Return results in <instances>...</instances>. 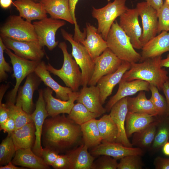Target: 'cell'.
<instances>
[{
    "instance_id": "3",
    "label": "cell",
    "mask_w": 169,
    "mask_h": 169,
    "mask_svg": "<svg viewBox=\"0 0 169 169\" xmlns=\"http://www.w3.org/2000/svg\"><path fill=\"white\" fill-rule=\"evenodd\" d=\"M108 48L122 61L131 63L140 61L141 54L134 49L129 38L115 20L106 40Z\"/></svg>"
},
{
    "instance_id": "39",
    "label": "cell",
    "mask_w": 169,
    "mask_h": 169,
    "mask_svg": "<svg viewBox=\"0 0 169 169\" xmlns=\"http://www.w3.org/2000/svg\"><path fill=\"white\" fill-rule=\"evenodd\" d=\"M150 90L151 96L150 99L153 104L159 117L167 116V109L166 99L159 92L155 85L150 84Z\"/></svg>"
},
{
    "instance_id": "54",
    "label": "cell",
    "mask_w": 169,
    "mask_h": 169,
    "mask_svg": "<svg viewBox=\"0 0 169 169\" xmlns=\"http://www.w3.org/2000/svg\"><path fill=\"white\" fill-rule=\"evenodd\" d=\"M9 87V84L2 85L0 90V104H2V99L7 89Z\"/></svg>"
},
{
    "instance_id": "16",
    "label": "cell",
    "mask_w": 169,
    "mask_h": 169,
    "mask_svg": "<svg viewBox=\"0 0 169 169\" xmlns=\"http://www.w3.org/2000/svg\"><path fill=\"white\" fill-rule=\"evenodd\" d=\"M38 97L35 105L34 111L30 115L35 128L36 139L33 151L41 157L43 148L41 144V136L44 122L49 116L46 109V104L43 95V90H38Z\"/></svg>"
},
{
    "instance_id": "48",
    "label": "cell",
    "mask_w": 169,
    "mask_h": 169,
    "mask_svg": "<svg viewBox=\"0 0 169 169\" xmlns=\"http://www.w3.org/2000/svg\"><path fill=\"white\" fill-rule=\"evenodd\" d=\"M154 164L156 169H169V159L157 156L155 159Z\"/></svg>"
},
{
    "instance_id": "1",
    "label": "cell",
    "mask_w": 169,
    "mask_h": 169,
    "mask_svg": "<svg viewBox=\"0 0 169 169\" xmlns=\"http://www.w3.org/2000/svg\"><path fill=\"white\" fill-rule=\"evenodd\" d=\"M81 133L80 125L64 114L59 115L45 119L42 135L43 143L45 147L59 152L74 145Z\"/></svg>"
},
{
    "instance_id": "10",
    "label": "cell",
    "mask_w": 169,
    "mask_h": 169,
    "mask_svg": "<svg viewBox=\"0 0 169 169\" xmlns=\"http://www.w3.org/2000/svg\"><path fill=\"white\" fill-rule=\"evenodd\" d=\"M6 48L17 56L29 60L40 61L45 55L43 47L38 41H21L0 36Z\"/></svg>"
},
{
    "instance_id": "32",
    "label": "cell",
    "mask_w": 169,
    "mask_h": 169,
    "mask_svg": "<svg viewBox=\"0 0 169 169\" xmlns=\"http://www.w3.org/2000/svg\"><path fill=\"white\" fill-rule=\"evenodd\" d=\"M97 124L102 142H116L118 135V129L109 114L104 115L97 120Z\"/></svg>"
},
{
    "instance_id": "22",
    "label": "cell",
    "mask_w": 169,
    "mask_h": 169,
    "mask_svg": "<svg viewBox=\"0 0 169 169\" xmlns=\"http://www.w3.org/2000/svg\"><path fill=\"white\" fill-rule=\"evenodd\" d=\"M141 49L140 62L148 58L161 56L169 51V33L162 31L147 42Z\"/></svg>"
},
{
    "instance_id": "44",
    "label": "cell",
    "mask_w": 169,
    "mask_h": 169,
    "mask_svg": "<svg viewBox=\"0 0 169 169\" xmlns=\"http://www.w3.org/2000/svg\"><path fill=\"white\" fill-rule=\"evenodd\" d=\"M59 153V152L56 150L45 147L42 150L41 157L47 164L52 166L58 156Z\"/></svg>"
},
{
    "instance_id": "33",
    "label": "cell",
    "mask_w": 169,
    "mask_h": 169,
    "mask_svg": "<svg viewBox=\"0 0 169 169\" xmlns=\"http://www.w3.org/2000/svg\"><path fill=\"white\" fill-rule=\"evenodd\" d=\"M157 123V118L145 128L134 133L132 140V145L142 149L150 147L155 138Z\"/></svg>"
},
{
    "instance_id": "28",
    "label": "cell",
    "mask_w": 169,
    "mask_h": 169,
    "mask_svg": "<svg viewBox=\"0 0 169 169\" xmlns=\"http://www.w3.org/2000/svg\"><path fill=\"white\" fill-rule=\"evenodd\" d=\"M35 128L33 122L15 130L11 136L16 150L32 149L34 144Z\"/></svg>"
},
{
    "instance_id": "37",
    "label": "cell",
    "mask_w": 169,
    "mask_h": 169,
    "mask_svg": "<svg viewBox=\"0 0 169 169\" xmlns=\"http://www.w3.org/2000/svg\"><path fill=\"white\" fill-rule=\"evenodd\" d=\"M6 104L9 110V116L14 119L16 124L15 130L33 122L31 115L14 103L7 101Z\"/></svg>"
},
{
    "instance_id": "8",
    "label": "cell",
    "mask_w": 169,
    "mask_h": 169,
    "mask_svg": "<svg viewBox=\"0 0 169 169\" xmlns=\"http://www.w3.org/2000/svg\"><path fill=\"white\" fill-rule=\"evenodd\" d=\"M4 51L10 59L13 72V75L16 80L14 88L8 95L7 101L15 104L18 90L21 83L28 75L34 72L40 61H33L21 58L7 48Z\"/></svg>"
},
{
    "instance_id": "31",
    "label": "cell",
    "mask_w": 169,
    "mask_h": 169,
    "mask_svg": "<svg viewBox=\"0 0 169 169\" xmlns=\"http://www.w3.org/2000/svg\"><path fill=\"white\" fill-rule=\"evenodd\" d=\"M128 112L146 114L157 116V113L150 99H148L144 91L139 92L135 97H127Z\"/></svg>"
},
{
    "instance_id": "29",
    "label": "cell",
    "mask_w": 169,
    "mask_h": 169,
    "mask_svg": "<svg viewBox=\"0 0 169 169\" xmlns=\"http://www.w3.org/2000/svg\"><path fill=\"white\" fill-rule=\"evenodd\" d=\"M155 116L142 113L128 112L125 120V130L128 138L132 134L145 128L156 121Z\"/></svg>"
},
{
    "instance_id": "2",
    "label": "cell",
    "mask_w": 169,
    "mask_h": 169,
    "mask_svg": "<svg viewBox=\"0 0 169 169\" xmlns=\"http://www.w3.org/2000/svg\"><path fill=\"white\" fill-rule=\"evenodd\" d=\"M161 56L147 59L140 63H131L130 69L124 74L120 81L140 79L148 82L162 90L169 78L168 72L161 66Z\"/></svg>"
},
{
    "instance_id": "59",
    "label": "cell",
    "mask_w": 169,
    "mask_h": 169,
    "mask_svg": "<svg viewBox=\"0 0 169 169\" xmlns=\"http://www.w3.org/2000/svg\"><path fill=\"white\" fill-rule=\"evenodd\" d=\"M110 0H107V1H108V2H109L110 1Z\"/></svg>"
},
{
    "instance_id": "36",
    "label": "cell",
    "mask_w": 169,
    "mask_h": 169,
    "mask_svg": "<svg viewBox=\"0 0 169 169\" xmlns=\"http://www.w3.org/2000/svg\"><path fill=\"white\" fill-rule=\"evenodd\" d=\"M100 116L99 115L90 111L83 104L77 102L74 104L67 117L80 125Z\"/></svg>"
},
{
    "instance_id": "47",
    "label": "cell",
    "mask_w": 169,
    "mask_h": 169,
    "mask_svg": "<svg viewBox=\"0 0 169 169\" xmlns=\"http://www.w3.org/2000/svg\"><path fill=\"white\" fill-rule=\"evenodd\" d=\"M15 129V121L13 117L10 116L5 122L0 124V131L3 130L5 133H7L9 136H11Z\"/></svg>"
},
{
    "instance_id": "23",
    "label": "cell",
    "mask_w": 169,
    "mask_h": 169,
    "mask_svg": "<svg viewBox=\"0 0 169 169\" xmlns=\"http://www.w3.org/2000/svg\"><path fill=\"white\" fill-rule=\"evenodd\" d=\"M12 4L18 11L19 16L29 22L47 17V13L39 2L33 0H16Z\"/></svg>"
},
{
    "instance_id": "7",
    "label": "cell",
    "mask_w": 169,
    "mask_h": 169,
    "mask_svg": "<svg viewBox=\"0 0 169 169\" xmlns=\"http://www.w3.org/2000/svg\"><path fill=\"white\" fill-rule=\"evenodd\" d=\"M61 32L64 38L69 42L72 47L71 55L81 69V86L88 85L93 74L95 63L85 47L80 43L74 40L72 34L62 28Z\"/></svg>"
},
{
    "instance_id": "20",
    "label": "cell",
    "mask_w": 169,
    "mask_h": 169,
    "mask_svg": "<svg viewBox=\"0 0 169 169\" xmlns=\"http://www.w3.org/2000/svg\"><path fill=\"white\" fill-rule=\"evenodd\" d=\"M150 83L140 79L130 81H120L116 93L109 100L105 107L106 111L109 112L113 106L124 98L133 95L141 91H149Z\"/></svg>"
},
{
    "instance_id": "30",
    "label": "cell",
    "mask_w": 169,
    "mask_h": 169,
    "mask_svg": "<svg viewBox=\"0 0 169 169\" xmlns=\"http://www.w3.org/2000/svg\"><path fill=\"white\" fill-rule=\"evenodd\" d=\"M88 148L84 144L67 153L70 161V169L92 168L94 157L89 152Z\"/></svg>"
},
{
    "instance_id": "18",
    "label": "cell",
    "mask_w": 169,
    "mask_h": 169,
    "mask_svg": "<svg viewBox=\"0 0 169 169\" xmlns=\"http://www.w3.org/2000/svg\"><path fill=\"white\" fill-rule=\"evenodd\" d=\"M144 153L141 148L127 147L116 142H102L94 147L91 152L93 156L107 155L117 160L130 155L142 156Z\"/></svg>"
},
{
    "instance_id": "50",
    "label": "cell",
    "mask_w": 169,
    "mask_h": 169,
    "mask_svg": "<svg viewBox=\"0 0 169 169\" xmlns=\"http://www.w3.org/2000/svg\"><path fill=\"white\" fill-rule=\"evenodd\" d=\"M162 90L165 96L167 109V116L169 117V80L164 84Z\"/></svg>"
},
{
    "instance_id": "13",
    "label": "cell",
    "mask_w": 169,
    "mask_h": 169,
    "mask_svg": "<svg viewBox=\"0 0 169 169\" xmlns=\"http://www.w3.org/2000/svg\"><path fill=\"white\" fill-rule=\"evenodd\" d=\"M138 11L136 8H128L120 16L119 26L129 38L134 48L142 49L140 38L142 31L140 25Z\"/></svg>"
},
{
    "instance_id": "45",
    "label": "cell",
    "mask_w": 169,
    "mask_h": 169,
    "mask_svg": "<svg viewBox=\"0 0 169 169\" xmlns=\"http://www.w3.org/2000/svg\"><path fill=\"white\" fill-rule=\"evenodd\" d=\"M52 166L55 169H70V161L67 154L59 155Z\"/></svg>"
},
{
    "instance_id": "15",
    "label": "cell",
    "mask_w": 169,
    "mask_h": 169,
    "mask_svg": "<svg viewBox=\"0 0 169 169\" xmlns=\"http://www.w3.org/2000/svg\"><path fill=\"white\" fill-rule=\"evenodd\" d=\"M53 90L49 87L43 90V95L49 116L54 117L61 114H69L79 96V91H73L69 94V99L65 101L55 98L52 95Z\"/></svg>"
},
{
    "instance_id": "19",
    "label": "cell",
    "mask_w": 169,
    "mask_h": 169,
    "mask_svg": "<svg viewBox=\"0 0 169 169\" xmlns=\"http://www.w3.org/2000/svg\"><path fill=\"white\" fill-rule=\"evenodd\" d=\"M131 66L130 62L123 61L116 71L103 76L98 81L96 84L100 90V100L102 105L111 94L114 87L119 84L124 74L130 69Z\"/></svg>"
},
{
    "instance_id": "12",
    "label": "cell",
    "mask_w": 169,
    "mask_h": 169,
    "mask_svg": "<svg viewBox=\"0 0 169 169\" xmlns=\"http://www.w3.org/2000/svg\"><path fill=\"white\" fill-rule=\"evenodd\" d=\"M122 61L108 48L106 49L94 59V72L88 85H96L98 81L103 76L116 71Z\"/></svg>"
},
{
    "instance_id": "51",
    "label": "cell",
    "mask_w": 169,
    "mask_h": 169,
    "mask_svg": "<svg viewBox=\"0 0 169 169\" xmlns=\"http://www.w3.org/2000/svg\"><path fill=\"white\" fill-rule=\"evenodd\" d=\"M154 8L157 10L162 6L163 0H145Z\"/></svg>"
},
{
    "instance_id": "49",
    "label": "cell",
    "mask_w": 169,
    "mask_h": 169,
    "mask_svg": "<svg viewBox=\"0 0 169 169\" xmlns=\"http://www.w3.org/2000/svg\"><path fill=\"white\" fill-rule=\"evenodd\" d=\"M9 116V110L6 104H0V124L5 122Z\"/></svg>"
},
{
    "instance_id": "40",
    "label": "cell",
    "mask_w": 169,
    "mask_h": 169,
    "mask_svg": "<svg viewBox=\"0 0 169 169\" xmlns=\"http://www.w3.org/2000/svg\"><path fill=\"white\" fill-rule=\"evenodd\" d=\"M140 155H130L121 159L118 164V169H141L143 164Z\"/></svg>"
},
{
    "instance_id": "11",
    "label": "cell",
    "mask_w": 169,
    "mask_h": 169,
    "mask_svg": "<svg viewBox=\"0 0 169 169\" xmlns=\"http://www.w3.org/2000/svg\"><path fill=\"white\" fill-rule=\"evenodd\" d=\"M136 8L142 21V32L140 40L143 47L158 33L157 12L146 1L138 3Z\"/></svg>"
},
{
    "instance_id": "43",
    "label": "cell",
    "mask_w": 169,
    "mask_h": 169,
    "mask_svg": "<svg viewBox=\"0 0 169 169\" xmlns=\"http://www.w3.org/2000/svg\"><path fill=\"white\" fill-rule=\"evenodd\" d=\"M6 48L2 39L0 37V82L7 80L8 75L6 72L11 73L13 68L5 61L4 52Z\"/></svg>"
},
{
    "instance_id": "6",
    "label": "cell",
    "mask_w": 169,
    "mask_h": 169,
    "mask_svg": "<svg viewBox=\"0 0 169 169\" xmlns=\"http://www.w3.org/2000/svg\"><path fill=\"white\" fill-rule=\"evenodd\" d=\"M0 36L21 41H38L33 23L20 16H9L0 28Z\"/></svg>"
},
{
    "instance_id": "38",
    "label": "cell",
    "mask_w": 169,
    "mask_h": 169,
    "mask_svg": "<svg viewBox=\"0 0 169 169\" xmlns=\"http://www.w3.org/2000/svg\"><path fill=\"white\" fill-rule=\"evenodd\" d=\"M16 150L11 136L8 135L0 145V165H5L11 161Z\"/></svg>"
},
{
    "instance_id": "58",
    "label": "cell",
    "mask_w": 169,
    "mask_h": 169,
    "mask_svg": "<svg viewBox=\"0 0 169 169\" xmlns=\"http://www.w3.org/2000/svg\"><path fill=\"white\" fill-rule=\"evenodd\" d=\"M35 2H38L40 0H33Z\"/></svg>"
},
{
    "instance_id": "17",
    "label": "cell",
    "mask_w": 169,
    "mask_h": 169,
    "mask_svg": "<svg viewBox=\"0 0 169 169\" xmlns=\"http://www.w3.org/2000/svg\"><path fill=\"white\" fill-rule=\"evenodd\" d=\"M109 115L115 124L118 130L116 142L129 147L132 145L130 142L125 132V122L128 112L127 97L122 98L112 107Z\"/></svg>"
},
{
    "instance_id": "24",
    "label": "cell",
    "mask_w": 169,
    "mask_h": 169,
    "mask_svg": "<svg viewBox=\"0 0 169 169\" xmlns=\"http://www.w3.org/2000/svg\"><path fill=\"white\" fill-rule=\"evenodd\" d=\"M79 92L76 100L77 102L83 104L90 111L100 116L106 111L100 102V90L97 86L83 87Z\"/></svg>"
},
{
    "instance_id": "5",
    "label": "cell",
    "mask_w": 169,
    "mask_h": 169,
    "mask_svg": "<svg viewBox=\"0 0 169 169\" xmlns=\"http://www.w3.org/2000/svg\"><path fill=\"white\" fill-rule=\"evenodd\" d=\"M126 1L114 0L102 8L92 7V16L97 21L98 31L105 40L116 19L128 8L125 5Z\"/></svg>"
},
{
    "instance_id": "52",
    "label": "cell",
    "mask_w": 169,
    "mask_h": 169,
    "mask_svg": "<svg viewBox=\"0 0 169 169\" xmlns=\"http://www.w3.org/2000/svg\"><path fill=\"white\" fill-rule=\"evenodd\" d=\"M23 167H18L14 165L11 161L5 166H1L0 169H24Z\"/></svg>"
},
{
    "instance_id": "35",
    "label": "cell",
    "mask_w": 169,
    "mask_h": 169,
    "mask_svg": "<svg viewBox=\"0 0 169 169\" xmlns=\"http://www.w3.org/2000/svg\"><path fill=\"white\" fill-rule=\"evenodd\" d=\"M158 117L156 134L151 145L154 151L162 147L169 140V117Z\"/></svg>"
},
{
    "instance_id": "34",
    "label": "cell",
    "mask_w": 169,
    "mask_h": 169,
    "mask_svg": "<svg viewBox=\"0 0 169 169\" xmlns=\"http://www.w3.org/2000/svg\"><path fill=\"white\" fill-rule=\"evenodd\" d=\"M80 126L84 144L88 148L94 147L102 142L97 120L92 119Z\"/></svg>"
},
{
    "instance_id": "55",
    "label": "cell",
    "mask_w": 169,
    "mask_h": 169,
    "mask_svg": "<svg viewBox=\"0 0 169 169\" xmlns=\"http://www.w3.org/2000/svg\"><path fill=\"white\" fill-rule=\"evenodd\" d=\"M161 66L162 68L163 67L169 68V53L167 54L166 59H161Z\"/></svg>"
},
{
    "instance_id": "42",
    "label": "cell",
    "mask_w": 169,
    "mask_h": 169,
    "mask_svg": "<svg viewBox=\"0 0 169 169\" xmlns=\"http://www.w3.org/2000/svg\"><path fill=\"white\" fill-rule=\"evenodd\" d=\"M108 156L102 155L94 162L92 169H116L118 163L117 159Z\"/></svg>"
},
{
    "instance_id": "57",
    "label": "cell",
    "mask_w": 169,
    "mask_h": 169,
    "mask_svg": "<svg viewBox=\"0 0 169 169\" xmlns=\"http://www.w3.org/2000/svg\"><path fill=\"white\" fill-rule=\"evenodd\" d=\"M165 2L169 5V0H165Z\"/></svg>"
},
{
    "instance_id": "53",
    "label": "cell",
    "mask_w": 169,
    "mask_h": 169,
    "mask_svg": "<svg viewBox=\"0 0 169 169\" xmlns=\"http://www.w3.org/2000/svg\"><path fill=\"white\" fill-rule=\"evenodd\" d=\"M13 3L12 0H0V6L4 9L9 8Z\"/></svg>"
},
{
    "instance_id": "14",
    "label": "cell",
    "mask_w": 169,
    "mask_h": 169,
    "mask_svg": "<svg viewBox=\"0 0 169 169\" xmlns=\"http://www.w3.org/2000/svg\"><path fill=\"white\" fill-rule=\"evenodd\" d=\"M41 81L40 78L33 72L27 76L24 84L18 89L15 105L29 114L33 113V93Z\"/></svg>"
},
{
    "instance_id": "26",
    "label": "cell",
    "mask_w": 169,
    "mask_h": 169,
    "mask_svg": "<svg viewBox=\"0 0 169 169\" xmlns=\"http://www.w3.org/2000/svg\"><path fill=\"white\" fill-rule=\"evenodd\" d=\"M38 2L51 18L62 19L74 24L69 9V0H40Z\"/></svg>"
},
{
    "instance_id": "21",
    "label": "cell",
    "mask_w": 169,
    "mask_h": 169,
    "mask_svg": "<svg viewBox=\"0 0 169 169\" xmlns=\"http://www.w3.org/2000/svg\"><path fill=\"white\" fill-rule=\"evenodd\" d=\"M86 38L81 41L94 60L108 48L107 43L99 33L97 28L90 23H86Z\"/></svg>"
},
{
    "instance_id": "41",
    "label": "cell",
    "mask_w": 169,
    "mask_h": 169,
    "mask_svg": "<svg viewBox=\"0 0 169 169\" xmlns=\"http://www.w3.org/2000/svg\"><path fill=\"white\" fill-rule=\"evenodd\" d=\"M158 18V33L163 31H169V5L165 2L157 10Z\"/></svg>"
},
{
    "instance_id": "4",
    "label": "cell",
    "mask_w": 169,
    "mask_h": 169,
    "mask_svg": "<svg viewBox=\"0 0 169 169\" xmlns=\"http://www.w3.org/2000/svg\"><path fill=\"white\" fill-rule=\"evenodd\" d=\"M58 47L62 50L63 55V65L60 69L54 68L49 63L46 65L47 69L61 79L67 87L70 88L73 91H77L81 85L82 75L79 67L73 58L71 54L69 53L65 42H60Z\"/></svg>"
},
{
    "instance_id": "9",
    "label": "cell",
    "mask_w": 169,
    "mask_h": 169,
    "mask_svg": "<svg viewBox=\"0 0 169 169\" xmlns=\"http://www.w3.org/2000/svg\"><path fill=\"white\" fill-rule=\"evenodd\" d=\"M64 20L46 18L33 23L38 41L43 47L46 46L52 50L58 45L55 40V34L57 30L64 25Z\"/></svg>"
},
{
    "instance_id": "25",
    "label": "cell",
    "mask_w": 169,
    "mask_h": 169,
    "mask_svg": "<svg viewBox=\"0 0 169 169\" xmlns=\"http://www.w3.org/2000/svg\"><path fill=\"white\" fill-rule=\"evenodd\" d=\"M34 72L45 85L54 91L56 98L65 101L69 100V94L73 91L69 87L61 85L52 77L44 61L39 62Z\"/></svg>"
},
{
    "instance_id": "56",
    "label": "cell",
    "mask_w": 169,
    "mask_h": 169,
    "mask_svg": "<svg viewBox=\"0 0 169 169\" xmlns=\"http://www.w3.org/2000/svg\"><path fill=\"white\" fill-rule=\"evenodd\" d=\"M162 147L163 153L165 155L169 156V142H167Z\"/></svg>"
},
{
    "instance_id": "46",
    "label": "cell",
    "mask_w": 169,
    "mask_h": 169,
    "mask_svg": "<svg viewBox=\"0 0 169 169\" xmlns=\"http://www.w3.org/2000/svg\"><path fill=\"white\" fill-rule=\"evenodd\" d=\"M69 8L70 13L74 22V35L76 36L80 35L82 32L80 31L75 16L76 5L79 0H69Z\"/></svg>"
},
{
    "instance_id": "27",
    "label": "cell",
    "mask_w": 169,
    "mask_h": 169,
    "mask_svg": "<svg viewBox=\"0 0 169 169\" xmlns=\"http://www.w3.org/2000/svg\"><path fill=\"white\" fill-rule=\"evenodd\" d=\"M11 162L16 166L32 169L50 168L43 158L36 155L31 149L17 150Z\"/></svg>"
}]
</instances>
